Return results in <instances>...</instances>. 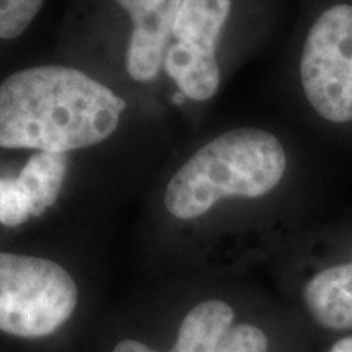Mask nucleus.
Listing matches in <instances>:
<instances>
[{
  "label": "nucleus",
  "instance_id": "1",
  "mask_svg": "<svg viewBox=\"0 0 352 352\" xmlns=\"http://www.w3.org/2000/svg\"><path fill=\"white\" fill-rule=\"evenodd\" d=\"M127 108L116 91L69 65H34L0 83V147L69 153L111 138Z\"/></svg>",
  "mask_w": 352,
  "mask_h": 352
},
{
  "label": "nucleus",
  "instance_id": "2",
  "mask_svg": "<svg viewBox=\"0 0 352 352\" xmlns=\"http://www.w3.org/2000/svg\"><path fill=\"white\" fill-rule=\"evenodd\" d=\"M285 170V148L274 134L258 127L227 131L176 170L165 188V208L175 219H197L220 201L270 195Z\"/></svg>",
  "mask_w": 352,
  "mask_h": 352
},
{
  "label": "nucleus",
  "instance_id": "3",
  "mask_svg": "<svg viewBox=\"0 0 352 352\" xmlns=\"http://www.w3.org/2000/svg\"><path fill=\"white\" fill-rule=\"evenodd\" d=\"M77 300L76 280L60 264L0 253V331L28 340L50 336L74 315Z\"/></svg>",
  "mask_w": 352,
  "mask_h": 352
},
{
  "label": "nucleus",
  "instance_id": "4",
  "mask_svg": "<svg viewBox=\"0 0 352 352\" xmlns=\"http://www.w3.org/2000/svg\"><path fill=\"white\" fill-rule=\"evenodd\" d=\"M300 82L323 120L352 121V6L340 3L316 19L303 44Z\"/></svg>",
  "mask_w": 352,
  "mask_h": 352
},
{
  "label": "nucleus",
  "instance_id": "5",
  "mask_svg": "<svg viewBox=\"0 0 352 352\" xmlns=\"http://www.w3.org/2000/svg\"><path fill=\"white\" fill-rule=\"evenodd\" d=\"M232 0H183L165 52L164 69L183 96L208 101L220 87L217 43Z\"/></svg>",
  "mask_w": 352,
  "mask_h": 352
},
{
  "label": "nucleus",
  "instance_id": "6",
  "mask_svg": "<svg viewBox=\"0 0 352 352\" xmlns=\"http://www.w3.org/2000/svg\"><path fill=\"white\" fill-rule=\"evenodd\" d=\"M129 15L132 30L126 69L132 80L152 82L164 69L165 52L183 0H114Z\"/></svg>",
  "mask_w": 352,
  "mask_h": 352
},
{
  "label": "nucleus",
  "instance_id": "7",
  "mask_svg": "<svg viewBox=\"0 0 352 352\" xmlns=\"http://www.w3.org/2000/svg\"><path fill=\"white\" fill-rule=\"evenodd\" d=\"M305 305L321 327L352 329V261L320 271L303 290Z\"/></svg>",
  "mask_w": 352,
  "mask_h": 352
},
{
  "label": "nucleus",
  "instance_id": "8",
  "mask_svg": "<svg viewBox=\"0 0 352 352\" xmlns=\"http://www.w3.org/2000/svg\"><path fill=\"white\" fill-rule=\"evenodd\" d=\"M233 316V308L222 300L199 303L183 320L176 344L168 352H215L232 328Z\"/></svg>",
  "mask_w": 352,
  "mask_h": 352
},
{
  "label": "nucleus",
  "instance_id": "9",
  "mask_svg": "<svg viewBox=\"0 0 352 352\" xmlns=\"http://www.w3.org/2000/svg\"><path fill=\"white\" fill-rule=\"evenodd\" d=\"M67 164V153L38 152L21 168L16 182L32 202L33 217H41L59 199Z\"/></svg>",
  "mask_w": 352,
  "mask_h": 352
},
{
  "label": "nucleus",
  "instance_id": "10",
  "mask_svg": "<svg viewBox=\"0 0 352 352\" xmlns=\"http://www.w3.org/2000/svg\"><path fill=\"white\" fill-rule=\"evenodd\" d=\"M44 0H0V38L15 39L23 34L43 8Z\"/></svg>",
  "mask_w": 352,
  "mask_h": 352
},
{
  "label": "nucleus",
  "instance_id": "11",
  "mask_svg": "<svg viewBox=\"0 0 352 352\" xmlns=\"http://www.w3.org/2000/svg\"><path fill=\"white\" fill-rule=\"evenodd\" d=\"M32 217V202L16 178H0V223L6 227H19Z\"/></svg>",
  "mask_w": 352,
  "mask_h": 352
},
{
  "label": "nucleus",
  "instance_id": "12",
  "mask_svg": "<svg viewBox=\"0 0 352 352\" xmlns=\"http://www.w3.org/2000/svg\"><path fill=\"white\" fill-rule=\"evenodd\" d=\"M267 338L253 324L232 327L219 342L215 352H266Z\"/></svg>",
  "mask_w": 352,
  "mask_h": 352
},
{
  "label": "nucleus",
  "instance_id": "13",
  "mask_svg": "<svg viewBox=\"0 0 352 352\" xmlns=\"http://www.w3.org/2000/svg\"><path fill=\"white\" fill-rule=\"evenodd\" d=\"M113 352H158V351L152 349V347L144 344V342H139L134 340H124L114 347Z\"/></svg>",
  "mask_w": 352,
  "mask_h": 352
},
{
  "label": "nucleus",
  "instance_id": "14",
  "mask_svg": "<svg viewBox=\"0 0 352 352\" xmlns=\"http://www.w3.org/2000/svg\"><path fill=\"white\" fill-rule=\"evenodd\" d=\"M329 352H352V338H344V340L338 341Z\"/></svg>",
  "mask_w": 352,
  "mask_h": 352
}]
</instances>
